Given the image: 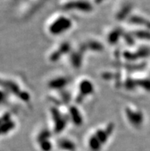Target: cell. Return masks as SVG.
<instances>
[{"label":"cell","instance_id":"1","mask_svg":"<svg viewBox=\"0 0 150 151\" xmlns=\"http://www.w3.org/2000/svg\"><path fill=\"white\" fill-rule=\"evenodd\" d=\"M73 23L70 19L61 16L56 19L49 26V32L53 35H60L72 27Z\"/></svg>","mask_w":150,"mask_h":151},{"label":"cell","instance_id":"2","mask_svg":"<svg viewBox=\"0 0 150 151\" xmlns=\"http://www.w3.org/2000/svg\"><path fill=\"white\" fill-rule=\"evenodd\" d=\"M51 117L53 119L55 127H54V130L56 134L62 132L65 130L67 125V120L64 116L61 114L56 107H52L51 108Z\"/></svg>","mask_w":150,"mask_h":151},{"label":"cell","instance_id":"3","mask_svg":"<svg viewBox=\"0 0 150 151\" xmlns=\"http://www.w3.org/2000/svg\"><path fill=\"white\" fill-rule=\"evenodd\" d=\"M126 116L129 122L136 128H139L143 122V113L139 111H134L129 107H126L125 109Z\"/></svg>","mask_w":150,"mask_h":151},{"label":"cell","instance_id":"4","mask_svg":"<svg viewBox=\"0 0 150 151\" xmlns=\"http://www.w3.org/2000/svg\"><path fill=\"white\" fill-rule=\"evenodd\" d=\"M70 45L69 42H63L61 45L59 46V48L57 50H55V52H53L51 54V55L49 57L50 61L52 62H56L58 61L61 57H62L64 55L67 54L70 52Z\"/></svg>","mask_w":150,"mask_h":151},{"label":"cell","instance_id":"5","mask_svg":"<svg viewBox=\"0 0 150 151\" xmlns=\"http://www.w3.org/2000/svg\"><path fill=\"white\" fill-rule=\"evenodd\" d=\"M79 90V95L82 96L83 98H85L87 96L90 95L94 91V86L93 83L88 79H84L79 84L78 86Z\"/></svg>","mask_w":150,"mask_h":151},{"label":"cell","instance_id":"6","mask_svg":"<svg viewBox=\"0 0 150 151\" xmlns=\"http://www.w3.org/2000/svg\"><path fill=\"white\" fill-rule=\"evenodd\" d=\"M68 84V79L65 77H59L51 80L48 82V85L51 89L53 90L61 91Z\"/></svg>","mask_w":150,"mask_h":151},{"label":"cell","instance_id":"7","mask_svg":"<svg viewBox=\"0 0 150 151\" xmlns=\"http://www.w3.org/2000/svg\"><path fill=\"white\" fill-rule=\"evenodd\" d=\"M69 116L70 120L76 126L79 127L83 124V117L80 111L75 106L71 105L69 107Z\"/></svg>","mask_w":150,"mask_h":151},{"label":"cell","instance_id":"8","mask_svg":"<svg viewBox=\"0 0 150 151\" xmlns=\"http://www.w3.org/2000/svg\"><path fill=\"white\" fill-rule=\"evenodd\" d=\"M2 86L6 88V90L9 91L13 94L19 97V94H21L22 91L20 89L19 86L17 84L11 80H2Z\"/></svg>","mask_w":150,"mask_h":151},{"label":"cell","instance_id":"9","mask_svg":"<svg viewBox=\"0 0 150 151\" xmlns=\"http://www.w3.org/2000/svg\"><path fill=\"white\" fill-rule=\"evenodd\" d=\"M83 54H84V52H81L80 50H78L77 52H71L70 55V61L73 67L75 68H79L81 66Z\"/></svg>","mask_w":150,"mask_h":151},{"label":"cell","instance_id":"10","mask_svg":"<svg viewBox=\"0 0 150 151\" xmlns=\"http://www.w3.org/2000/svg\"><path fill=\"white\" fill-rule=\"evenodd\" d=\"M66 9H78V10L84 12H89L91 10L92 7L88 2H71V3L67 4L65 6Z\"/></svg>","mask_w":150,"mask_h":151},{"label":"cell","instance_id":"11","mask_svg":"<svg viewBox=\"0 0 150 151\" xmlns=\"http://www.w3.org/2000/svg\"><path fill=\"white\" fill-rule=\"evenodd\" d=\"M57 146L61 150L65 151H75L76 150V146L74 142L68 139H60L57 141Z\"/></svg>","mask_w":150,"mask_h":151},{"label":"cell","instance_id":"12","mask_svg":"<svg viewBox=\"0 0 150 151\" xmlns=\"http://www.w3.org/2000/svg\"><path fill=\"white\" fill-rule=\"evenodd\" d=\"M123 32L120 29H114L109 34L108 37H107V41L110 44L115 45L116 43H117L120 37L123 36Z\"/></svg>","mask_w":150,"mask_h":151},{"label":"cell","instance_id":"13","mask_svg":"<svg viewBox=\"0 0 150 151\" xmlns=\"http://www.w3.org/2000/svg\"><path fill=\"white\" fill-rule=\"evenodd\" d=\"M129 22L133 24V25H143V26L147 27V29H150V22L144 18L140 17V16H137V15L132 16L129 18Z\"/></svg>","mask_w":150,"mask_h":151},{"label":"cell","instance_id":"14","mask_svg":"<svg viewBox=\"0 0 150 151\" xmlns=\"http://www.w3.org/2000/svg\"><path fill=\"white\" fill-rule=\"evenodd\" d=\"M84 45L87 48V50H92L94 52H102L103 50L104 49V47L102 45V43L97 42V41H88L86 43H84Z\"/></svg>","mask_w":150,"mask_h":151},{"label":"cell","instance_id":"15","mask_svg":"<svg viewBox=\"0 0 150 151\" xmlns=\"http://www.w3.org/2000/svg\"><path fill=\"white\" fill-rule=\"evenodd\" d=\"M88 144H89V147L92 151H99L102 146V144L98 140V138L95 136V134L90 137Z\"/></svg>","mask_w":150,"mask_h":151},{"label":"cell","instance_id":"16","mask_svg":"<svg viewBox=\"0 0 150 151\" xmlns=\"http://www.w3.org/2000/svg\"><path fill=\"white\" fill-rule=\"evenodd\" d=\"M95 136L98 138V140L100 141V143L102 144H105L107 140H108V137L110 136L108 133L106 132V130L105 129L102 130V129H100V130H97L96 131Z\"/></svg>","mask_w":150,"mask_h":151},{"label":"cell","instance_id":"17","mask_svg":"<svg viewBox=\"0 0 150 151\" xmlns=\"http://www.w3.org/2000/svg\"><path fill=\"white\" fill-rule=\"evenodd\" d=\"M15 127V123L13 121H8L6 123H4L1 124V134L2 135L6 134L8 133L13 130Z\"/></svg>","mask_w":150,"mask_h":151},{"label":"cell","instance_id":"18","mask_svg":"<svg viewBox=\"0 0 150 151\" xmlns=\"http://www.w3.org/2000/svg\"><path fill=\"white\" fill-rule=\"evenodd\" d=\"M133 36L139 39H150V32L149 31L144 30H137L134 31L132 34Z\"/></svg>","mask_w":150,"mask_h":151},{"label":"cell","instance_id":"19","mask_svg":"<svg viewBox=\"0 0 150 151\" xmlns=\"http://www.w3.org/2000/svg\"><path fill=\"white\" fill-rule=\"evenodd\" d=\"M51 131L47 130V129H44V130H42V131L38 134V136H37V141L38 142V144H40L42 141L48 140V139L51 137Z\"/></svg>","mask_w":150,"mask_h":151},{"label":"cell","instance_id":"20","mask_svg":"<svg viewBox=\"0 0 150 151\" xmlns=\"http://www.w3.org/2000/svg\"><path fill=\"white\" fill-rule=\"evenodd\" d=\"M137 87H140L147 91H150L149 79H135Z\"/></svg>","mask_w":150,"mask_h":151},{"label":"cell","instance_id":"21","mask_svg":"<svg viewBox=\"0 0 150 151\" xmlns=\"http://www.w3.org/2000/svg\"><path fill=\"white\" fill-rule=\"evenodd\" d=\"M123 86L126 88V90H134L137 87L136 84V80L133 78H127L123 82Z\"/></svg>","mask_w":150,"mask_h":151},{"label":"cell","instance_id":"22","mask_svg":"<svg viewBox=\"0 0 150 151\" xmlns=\"http://www.w3.org/2000/svg\"><path fill=\"white\" fill-rule=\"evenodd\" d=\"M40 148L42 151H51L52 149V144H51V141L48 140L42 141V143L39 144Z\"/></svg>","mask_w":150,"mask_h":151},{"label":"cell","instance_id":"23","mask_svg":"<svg viewBox=\"0 0 150 151\" xmlns=\"http://www.w3.org/2000/svg\"><path fill=\"white\" fill-rule=\"evenodd\" d=\"M123 36L124 39H125V42H126L128 45H132L134 44L135 41L133 39V37L134 36H133V35H129V33H123Z\"/></svg>","mask_w":150,"mask_h":151},{"label":"cell","instance_id":"24","mask_svg":"<svg viewBox=\"0 0 150 151\" xmlns=\"http://www.w3.org/2000/svg\"><path fill=\"white\" fill-rule=\"evenodd\" d=\"M18 98H19L22 101H25V102H29V101H30V98H31L30 94H29L27 91H22L21 92V94H19V96L18 97Z\"/></svg>","mask_w":150,"mask_h":151},{"label":"cell","instance_id":"25","mask_svg":"<svg viewBox=\"0 0 150 151\" xmlns=\"http://www.w3.org/2000/svg\"><path fill=\"white\" fill-rule=\"evenodd\" d=\"M61 98H62V101L64 103H68L70 100V95L69 94L68 92L67 91H62L61 92Z\"/></svg>","mask_w":150,"mask_h":151},{"label":"cell","instance_id":"26","mask_svg":"<svg viewBox=\"0 0 150 151\" xmlns=\"http://www.w3.org/2000/svg\"><path fill=\"white\" fill-rule=\"evenodd\" d=\"M1 120H2V124H4V123H6L8 122V121H11V114H10V113H9V112H7V113H5L3 115H2V118H1Z\"/></svg>","mask_w":150,"mask_h":151}]
</instances>
